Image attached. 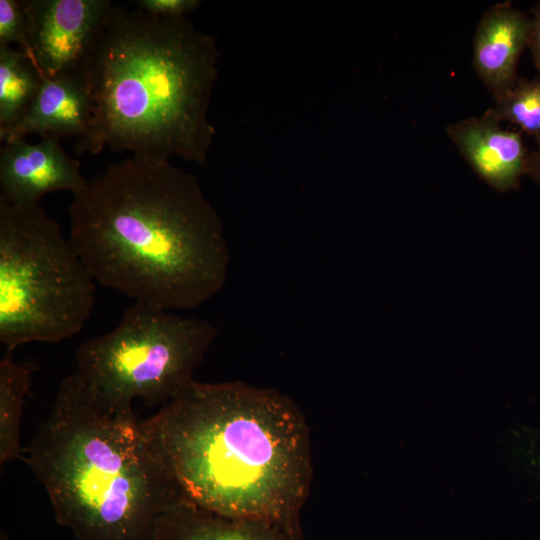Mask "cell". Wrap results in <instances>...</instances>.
I'll list each match as a JSON object with an SVG mask.
<instances>
[{"label":"cell","instance_id":"obj_13","mask_svg":"<svg viewBox=\"0 0 540 540\" xmlns=\"http://www.w3.org/2000/svg\"><path fill=\"white\" fill-rule=\"evenodd\" d=\"M43 74L31 56L0 46V139L24 118L40 89Z\"/></svg>","mask_w":540,"mask_h":540},{"label":"cell","instance_id":"obj_1","mask_svg":"<svg viewBox=\"0 0 540 540\" xmlns=\"http://www.w3.org/2000/svg\"><path fill=\"white\" fill-rule=\"evenodd\" d=\"M140 428L177 500L304 540L310 430L288 396L242 381L193 380Z\"/></svg>","mask_w":540,"mask_h":540},{"label":"cell","instance_id":"obj_8","mask_svg":"<svg viewBox=\"0 0 540 540\" xmlns=\"http://www.w3.org/2000/svg\"><path fill=\"white\" fill-rule=\"evenodd\" d=\"M80 162L56 137L30 143L10 139L0 148V198L17 205H34L52 192H79L87 183Z\"/></svg>","mask_w":540,"mask_h":540},{"label":"cell","instance_id":"obj_12","mask_svg":"<svg viewBox=\"0 0 540 540\" xmlns=\"http://www.w3.org/2000/svg\"><path fill=\"white\" fill-rule=\"evenodd\" d=\"M155 540H293L260 521L238 519L175 500L161 514Z\"/></svg>","mask_w":540,"mask_h":540},{"label":"cell","instance_id":"obj_19","mask_svg":"<svg viewBox=\"0 0 540 540\" xmlns=\"http://www.w3.org/2000/svg\"><path fill=\"white\" fill-rule=\"evenodd\" d=\"M537 148L528 152L525 166V175L529 176L540 186V140L536 142Z\"/></svg>","mask_w":540,"mask_h":540},{"label":"cell","instance_id":"obj_9","mask_svg":"<svg viewBox=\"0 0 540 540\" xmlns=\"http://www.w3.org/2000/svg\"><path fill=\"white\" fill-rule=\"evenodd\" d=\"M491 109L447 126V135L474 172L499 192L517 190L528 151L522 132L503 129Z\"/></svg>","mask_w":540,"mask_h":540},{"label":"cell","instance_id":"obj_20","mask_svg":"<svg viewBox=\"0 0 540 540\" xmlns=\"http://www.w3.org/2000/svg\"><path fill=\"white\" fill-rule=\"evenodd\" d=\"M0 540H12L5 532H1Z\"/></svg>","mask_w":540,"mask_h":540},{"label":"cell","instance_id":"obj_16","mask_svg":"<svg viewBox=\"0 0 540 540\" xmlns=\"http://www.w3.org/2000/svg\"><path fill=\"white\" fill-rule=\"evenodd\" d=\"M16 44L28 53L27 18L23 0H0V46Z\"/></svg>","mask_w":540,"mask_h":540},{"label":"cell","instance_id":"obj_17","mask_svg":"<svg viewBox=\"0 0 540 540\" xmlns=\"http://www.w3.org/2000/svg\"><path fill=\"white\" fill-rule=\"evenodd\" d=\"M137 8L157 17H187L201 5L199 0H136Z\"/></svg>","mask_w":540,"mask_h":540},{"label":"cell","instance_id":"obj_18","mask_svg":"<svg viewBox=\"0 0 540 540\" xmlns=\"http://www.w3.org/2000/svg\"><path fill=\"white\" fill-rule=\"evenodd\" d=\"M530 31L528 45L534 65L540 75V1L530 10Z\"/></svg>","mask_w":540,"mask_h":540},{"label":"cell","instance_id":"obj_2","mask_svg":"<svg viewBox=\"0 0 540 540\" xmlns=\"http://www.w3.org/2000/svg\"><path fill=\"white\" fill-rule=\"evenodd\" d=\"M72 196L69 238L102 287L172 311L194 309L225 286L223 222L194 174L131 156Z\"/></svg>","mask_w":540,"mask_h":540},{"label":"cell","instance_id":"obj_6","mask_svg":"<svg viewBox=\"0 0 540 540\" xmlns=\"http://www.w3.org/2000/svg\"><path fill=\"white\" fill-rule=\"evenodd\" d=\"M217 334L208 320L133 302L113 330L78 347L74 373L109 410L164 405L194 380Z\"/></svg>","mask_w":540,"mask_h":540},{"label":"cell","instance_id":"obj_11","mask_svg":"<svg viewBox=\"0 0 540 540\" xmlns=\"http://www.w3.org/2000/svg\"><path fill=\"white\" fill-rule=\"evenodd\" d=\"M92 119V102L85 76L48 78L43 75L30 109L4 141L36 134L40 138L84 136Z\"/></svg>","mask_w":540,"mask_h":540},{"label":"cell","instance_id":"obj_14","mask_svg":"<svg viewBox=\"0 0 540 540\" xmlns=\"http://www.w3.org/2000/svg\"><path fill=\"white\" fill-rule=\"evenodd\" d=\"M32 371L17 363L11 353L0 360V463L21 455L23 405L31 386Z\"/></svg>","mask_w":540,"mask_h":540},{"label":"cell","instance_id":"obj_7","mask_svg":"<svg viewBox=\"0 0 540 540\" xmlns=\"http://www.w3.org/2000/svg\"><path fill=\"white\" fill-rule=\"evenodd\" d=\"M28 54L48 78L85 76L110 0H23Z\"/></svg>","mask_w":540,"mask_h":540},{"label":"cell","instance_id":"obj_15","mask_svg":"<svg viewBox=\"0 0 540 540\" xmlns=\"http://www.w3.org/2000/svg\"><path fill=\"white\" fill-rule=\"evenodd\" d=\"M500 120L509 121L540 140V75L533 79L519 78L511 90L495 100L490 108Z\"/></svg>","mask_w":540,"mask_h":540},{"label":"cell","instance_id":"obj_3","mask_svg":"<svg viewBox=\"0 0 540 540\" xmlns=\"http://www.w3.org/2000/svg\"><path fill=\"white\" fill-rule=\"evenodd\" d=\"M218 59L213 37L188 17L114 4L85 74L92 119L75 152L204 165L215 134L208 111Z\"/></svg>","mask_w":540,"mask_h":540},{"label":"cell","instance_id":"obj_5","mask_svg":"<svg viewBox=\"0 0 540 540\" xmlns=\"http://www.w3.org/2000/svg\"><path fill=\"white\" fill-rule=\"evenodd\" d=\"M96 284L41 203L0 198V343L6 353L78 334L93 311Z\"/></svg>","mask_w":540,"mask_h":540},{"label":"cell","instance_id":"obj_4","mask_svg":"<svg viewBox=\"0 0 540 540\" xmlns=\"http://www.w3.org/2000/svg\"><path fill=\"white\" fill-rule=\"evenodd\" d=\"M26 462L73 540H155L177 500L130 412L99 404L75 374L60 383Z\"/></svg>","mask_w":540,"mask_h":540},{"label":"cell","instance_id":"obj_10","mask_svg":"<svg viewBox=\"0 0 540 540\" xmlns=\"http://www.w3.org/2000/svg\"><path fill=\"white\" fill-rule=\"evenodd\" d=\"M530 17L510 2L491 6L481 16L473 40V67L495 100L518 81L517 68L528 45Z\"/></svg>","mask_w":540,"mask_h":540}]
</instances>
